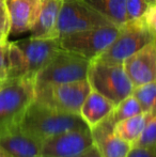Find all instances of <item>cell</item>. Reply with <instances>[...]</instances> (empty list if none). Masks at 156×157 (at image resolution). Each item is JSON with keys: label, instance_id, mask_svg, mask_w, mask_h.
Here are the masks:
<instances>
[{"label": "cell", "instance_id": "1", "mask_svg": "<svg viewBox=\"0 0 156 157\" xmlns=\"http://www.w3.org/2000/svg\"><path fill=\"white\" fill-rule=\"evenodd\" d=\"M19 127L39 140L44 141L67 130L88 126L79 114L59 111L33 99L26 110Z\"/></svg>", "mask_w": 156, "mask_h": 157}, {"label": "cell", "instance_id": "2", "mask_svg": "<svg viewBox=\"0 0 156 157\" xmlns=\"http://www.w3.org/2000/svg\"><path fill=\"white\" fill-rule=\"evenodd\" d=\"M36 96L34 78H8L0 83V134L19 127Z\"/></svg>", "mask_w": 156, "mask_h": 157}, {"label": "cell", "instance_id": "3", "mask_svg": "<svg viewBox=\"0 0 156 157\" xmlns=\"http://www.w3.org/2000/svg\"><path fill=\"white\" fill-rule=\"evenodd\" d=\"M87 79L91 89L118 105L133 93L134 86L122 64L93 60L90 62Z\"/></svg>", "mask_w": 156, "mask_h": 157}, {"label": "cell", "instance_id": "4", "mask_svg": "<svg viewBox=\"0 0 156 157\" xmlns=\"http://www.w3.org/2000/svg\"><path fill=\"white\" fill-rule=\"evenodd\" d=\"M91 61L61 48L34 78L36 88L87 79Z\"/></svg>", "mask_w": 156, "mask_h": 157}, {"label": "cell", "instance_id": "5", "mask_svg": "<svg viewBox=\"0 0 156 157\" xmlns=\"http://www.w3.org/2000/svg\"><path fill=\"white\" fill-rule=\"evenodd\" d=\"M153 41H155V36L146 26L144 17L125 21L119 26V33L115 41L95 60L122 64L129 56Z\"/></svg>", "mask_w": 156, "mask_h": 157}, {"label": "cell", "instance_id": "6", "mask_svg": "<svg viewBox=\"0 0 156 157\" xmlns=\"http://www.w3.org/2000/svg\"><path fill=\"white\" fill-rule=\"evenodd\" d=\"M119 33V26L92 28L61 37V48L77 54L90 61L95 60L111 45Z\"/></svg>", "mask_w": 156, "mask_h": 157}, {"label": "cell", "instance_id": "7", "mask_svg": "<svg viewBox=\"0 0 156 157\" xmlns=\"http://www.w3.org/2000/svg\"><path fill=\"white\" fill-rule=\"evenodd\" d=\"M91 91L88 79L36 88L34 99L62 112L79 114L80 108Z\"/></svg>", "mask_w": 156, "mask_h": 157}, {"label": "cell", "instance_id": "8", "mask_svg": "<svg viewBox=\"0 0 156 157\" xmlns=\"http://www.w3.org/2000/svg\"><path fill=\"white\" fill-rule=\"evenodd\" d=\"M115 25L83 0H63L57 31L59 39L92 28Z\"/></svg>", "mask_w": 156, "mask_h": 157}, {"label": "cell", "instance_id": "9", "mask_svg": "<svg viewBox=\"0 0 156 157\" xmlns=\"http://www.w3.org/2000/svg\"><path fill=\"white\" fill-rule=\"evenodd\" d=\"M93 145L89 127L67 130L42 143L40 157H78Z\"/></svg>", "mask_w": 156, "mask_h": 157}, {"label": "cell", "instance_id": "10", "mask_svg": "<svg viewBox=\"0 0 156 157\" xmlns=\"http://www.w3.org/2000/svg\"><path fill=\"white\" fill-rule=\"evenodd\" d=\"M15 43L25 55L28 64V76L32 78H36V74L61 49L59 37L36 39L30 36Z\"/></svg>", "mask_w": 156, "mask_h": 157}, {"label": "cell", "instance_id": "11", "mask_svg": "<svg viewBox=\"0 0 156 157\" xmlns=\"http://www.w3.org/2000/svg\"><path fill=\"white\" fill-rule=\"evenodd\" d=\"M134 88L156 81V42L153 41L122 63Z\"/></svg>", "mask_w": 156, "mask_h": 157}, {"label": "cell", "instance_id": "12", "mask_svg": "<svg viewBox=\"0 0 156 157\" xmlns=\"http://www.w3.org/2000/svg\"><path fill=\"white\" fill-rule=\"evenodd\" d=\"M42 0H6L10 34L31 31L38 19Z\"/></svg>", "mask_w": 156, "mask_h": 157}, {"label": "cell", "instance_id": "13", "mask_svg": "<svg viewBox=\"0 0 156 157\" xmlns=\"http://www.w3.org/2000/svg\"><path fill=\"white\" fill-rule=\"evenodd\" d=\"M90 130L94 147L102 157H126L131 149V143L119 138L113 132V124L109 117Z\"/></svg>", "mask_w": 156, "mask_h": 157}, {"label": "cell", "instance_id": "14", "mask_svg": "<svg viewBox=\"0 0 156 157\" xmlns=\"http://www.w3.org/2000/svg\"><path fill=\"white\" fill-rule=\"evenodd\" d=\"M42 143L21 127L0 134V145L11 157H40Z\"/></svg>", "mask_w": 156, "mask_h": 157}, {"label": "cell", "instance_id": "15", "mask_svg": "<svg viewBox=\"0 0 156 157\" xmlns=\"http://www.w3.org/2000/svg\"><path fill=\"white\" fill-rule=\"evenodd\" d=\"M63 0H42L36 25L31 29V37L51 39L59 37L57 31L59 14Z\"/></svg>", "mask_w": 156, "mask_h": 157}, {"label": "cell", "instance_id": "16", "mask_svg": "<svg viewBox=\"0 0 156 157\" xmlns=\"http://www.w3.org/2000/svg\"><path fill=\"white\" fill-rule=\"evenodd\" d=\"M115 109V104L104 95L91 89L79 111V116L88 127H95L106 120Z\"/></svg>", "mask_w": 156, "mask_h": 157}, {"label": "cell", "instance_id": "17", "mask_svg": "<svg viewBox=\"0 0 156 157\" xmlns=\"http://www.w3.org/2000/svg\"><path fill=\"white\" fill-rule=\"evenodd\" d=\"M153 114V112H141L131 118L124 119L113 125V132L119 138L131 143L133 147Z\"/></svg>", "mask_w": 156, "mask_h": 157}, {"label": "cell", "instance_id": "18", "mask_svg": "<svg viewBox=\"0 0 156 157\" xmlns=\"http://www.w3.org/2000/svg\"><path fill=\"white\" fill-rule=\"evenodd\" d=\"M116 26L125 23L126 0H83Z\"/></svg>", "mask_w": 156, "mask_h": 157}, {"label": "cell", "instance_id": "19", "mask_svg": "<svg viewBox=\"0 0 156 157\" xmlns=\"http://www.w3.org/2000/svg\"><path fill=\"white\" fill-rule=\"evenodd\" d=\"M24 76H28V64L25 55L15 42H9L8 78H16V77Z\"/></svg>", "mask_w": 156, "mask_h": 157}, {"label": "cell", "instance_id": "20", "mask_svg": "<svg viewBox=\"0 0 156 157\" xmlns=\"http://www.w3.org/2000/svg\"><path fill=\"white\" fill-rule=\"evenodd\" d=\"M143 112H156V81L135 87L131 93Z\"/></svg>", "mask_w": 156, "mask_h": 157}, {"label": "cell", "instance_id": "21", "mask_svg": "<svg viewBox=\"0 0 156 157\" xmlns=\"http://www.w3.org/2000/svg\"><path fill=\"white\" fill-rule=\"evenodd\" d=\"M141 112L143 111H142L138 101L131 94L126 98L121 101L118 105L115 106V109L109 116V120L115 125L116 123L120 122V121L124 120V119L131 118V117L139 114Z\"/></svg>", "mask_w": 156, "mask_h": 157}, {"label": "cell", "instance_id": "22", "mask_svg": "<svg viewBox=\"0 0 156 157\" xmlns=\"http://www.w3.org/2000/svg\"><path fill=\"white\" fill-rule=\"evenodd\" d=\"M151 4L146 0H126L125 4V21H136L144 17Z\"/></svg>", "mask_w": 156, "mask_h": 157}, {"label": "cell", "instance_id": "23", "mask_svg": "<svg viewBox=\"0 0 156 157\" xmlns=\"http://www.w3.org/2000/svg\"><path fill=\"white\" fill-rule=\"evenodd\" d=\"M156 145V112L146 123L142 134L135 141L133 147H152Z\"/></svg>", "mask_w": 156, "mask_h": 157}, {"label": "cell", "instance_id": "24", "mask_svg": "<svg viewBox=\"0 0 156 157\" xmlns=\"http://www.w3.org/2000/svg\"><path fill=\"white\" fill-rule=\"evenodd\" d=\"M8 40L0 42V79L2 81L8 78Z\"/></svg>", "mask_w": 156, "mask_h": 157}, {"label": "cell", "instance_id": "25", "mask_svg": "<svg viewBox=\"0 0 156 157\" xmlns=\"http://www.w3.org/2000/svg\"><path fill=\"white\" fill-rule=\"evenodd\" d=\"M126 157H156V145L131 147Z\"/></svg>", "mask_w": 156, "mask_h": 157}, {"label": "cell", "instance_id": "26", "mask_svg": "<svg viewBox=\"0 0 156 157\" xmlns=\"http://www.w3.org/2000/svg\"><path fill=\"white\" fill-rule=\"evenodd\" d=\"M144 21L146 26L150 29V31L153 33L156 40V3L150 6L148 12L144 15Z\"/></svg>", "mask_w": 156, "mask_h": 157}, {"label": "cell", "instance_id": "27", "mask_svg": "<svg viewBox=\"0 0 156 157\" xmlns=\"http://www.w3.org/2000/svg\"><path fill=\"white\" fill-rule=\"evenodd\" d=\"M0 30L10 35V21L6 8H0Z\"/></svg>", "mask_w": 156, "mask_h": 157}, {"label": "cell", "instance_id": "28", "mask_svg": "<svg viewBox=\"0 0 156 157\" xmlns=\"http://www.w3.org/2000/svg\"><path fill=\"white\" fill-rule=\"evenodd\" d=\"M78 157H102V156H101L100 152L97 151V149H96L93 144L89 150H87L85 153H82L80 156H78Z\"/></svg>", "mask_w": 156, "mask_h": 157}, {"label": "cell", "instance_id": "29", "mask_svg": "<svg viewBox=\"0 0 156 157\" xmlns=\"http://www.w3.org/2000/svg\"><path fill=\"white\" fill-rule=\"evenodd\" d=\"M8 36H9V34H6V32H3V31L0 30V42L6 41V40H8Z\"/></svg>", "mask_w": 156, "mask_h": 157}, {"label": "cell", "instance_id": "30", "mask_svg": "<svg viewBox=\"0 0 156 157\" xmlns=\"http://www.w3.org/2000/svg\"><path fill=\"white\" fill-rule=\"evenodd\" d=\"M0 157H11L3 149H2L1 145H0Z\"/></svg>", "mask_w": 156, "mask_h": 157}, {"label": "cell", "instance_id": "31", "mask_svg": "<svg viewBox=\"0 0 156 157\" xmlns=\"http://www.w3.org/2000/svg\"><path fill=\"white\" fill-rule=\"evenodd\" d=\"M6 0H0V8H6Z\"/></svg>", "mask_w": 156, "mask_h": 157}, {"label": "cell", "instance_id": "32", "mask_svg": "<svg viewBox=\"0 0 156 157\" xmlns=\"http://www.w3.org/2000/svg\"><path fill=\"white\" fill-rule=\"evenodd\" d=\"M146 1H148L149 3L151 4V6H153V4H155V3H156V0H146Z\"/></svg>", "mask_w": 156, "mask_h": 157}, {"label": "cell", "instance_id": "33", "mask_svg": "<svg viewBox=\"0 0 156 157\" xmlns=\"http://www.w3.org/2000/svg\"><path fill=\"white\" fill-rule=\"evenodd\" d=\"M2 82V80H1V79H0V83H1Z\"/></svg>", "mask_w": 156, "mask_h": 157}, {"label": "cell", "instance_id": "34", "mask_svg": "<svg viewBox=\"0 0 156 157\" xmlns=\"http://www.w3.org/2000/svg\"><path fill=\"white\" fill-rule=\"evenodd\" d=\"M155 42H156V40H155Z\"/></svg>", "mask_w": 156, "mask_h": 157}]
</instances>
